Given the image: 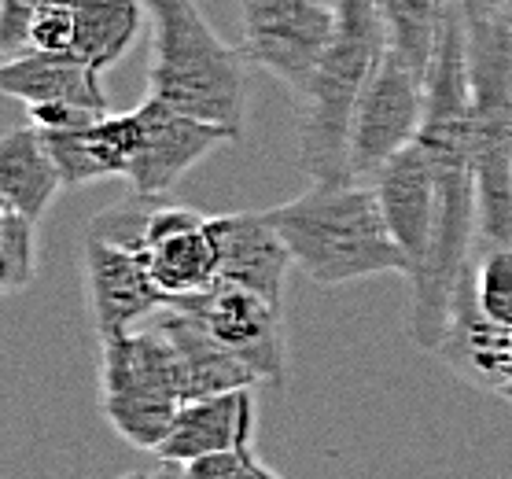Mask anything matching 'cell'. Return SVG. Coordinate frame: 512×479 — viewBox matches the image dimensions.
Segmentation results:
<instances>
[{
    "mask_svg": "<svg viewBox=\"0 0 512 479\" xmlns=\"http://www.w3.org/2000/svg\"><path fill=\"white\" fill-rule=\"evenodd\" d=\"M439 188L435 244L409 281V336L439 351L454 317V292L479 258V181L472 152V82H468V15L450 0L428 71V104L417 133Z\"/></svg>",
    "mask_w": 512,
    "mask_h": 479,
    "instance_id": "obj_1",
    "label": "cell"
},
{
    "mask_svg": "<svg viewBox=\"0 0 512 479\" xmlns=\"http://www.w3.org/2000/svg\"><path fill=\"white\" fill-rule=\"evenodd\" d=\"M295 266L321 288L409 273L406 251L384 218L380 196L358 177L314 181L303 196L269 207Z\"/></svg>",
    "mask_w": 512,
    "mask_h": 479,
    "instance_id": "obj_2",
    "label": "cell"
},
{
    "mask_svg": "<svg viewBox=\"0 0 512 479\" xmlns=\"http://www.w3.org/2000/svg\"><path fill=\"white\" fill-rule=\"evenodd\" d=\"M387 48L391 37L376 0H339L336 34L328 41L310 85L299 93V118H295L299 163L314 181L350 177V118Z\"/></svg>",
    "mask_w": 512,
    "mask_h": 479,
    "instance_id": "obj_3",
    "label": "cell"
},
{
    "mask_svg": "<svg viewBox=\"0 0 512 479\" xmlns=\"http://www.w3.org/2000/svg\"><path fill=\"white\" fill-rule=\"evenodd\" d=\"M152 15L155 59L148 93L188 115L218 122L244 141V48L225 45L196 0H144Z\"/></svg>",
    "mask_w": 512,
    "mask_h": 479,
    "instance_id": "obj_4",
    "label": "cell"
},
{
    "mask_svg": "<svg viewBox=\"0 0 512 479\" xmlns=\"http://www.w3.org/2000/svg\"><path fill=\"white\" fill-rule=\"evenodd\" d=\"M472 152L479 181V251L512 247V26L468 19Z\"/></svg>",
    "mask_w": 512,
    "mask_h": 479,
    "instance_id": "obj_5",
    "label": "cell"
},
{
    "mask_svg": "<svg viewBox=\"0 0 512 479\" xmlns=\"http://www.w3.org/2000/svg\"><path fill=\"white\" fill-rule=\"evenodd\" d=\"M185 402L181 354L155 321L100 339V409L118 439L152 454Z\"/></svg>",
    "mask_w": 512,
    "mask_h": 479,
    "instance_id": "obj_6",
    "label": "cell"
},
{
    "mask_svg": "<svg viewBox=\"0 0 512 479\" xmlns=\"http://www.w3.org/2000/svg\"><path fill=\"white\" fill-rule=\"evenodd\" d=\"M424 104H428V74L417 71L402 52L387 48L350 118V177L373 181L380 166L417 141Z\"/></svg>",
    "mask_w": 512,
    "mask_h": 479,
    "instance_id": "obj_7",
    "label": "cell"
},
{
    "mask_svg": "<svg viewBox=\"0 0 512 479\" xmlns=\"http://www.w3.org/2000/svg\"><path fill=\"white\" fill-rule=\"evenodd\" d=\"M247 63L273 74L299 96L314 78L336 34V4L328 0H240Z\"/></svg>",
    "mask_w": 512,
    "mask_h": 479,
    "instance_id": "obj_8",
    "label": "cell"
},
{
    "mask_svg": "<svg viewBox=\"0 0 512 479\" xmlns=\"http://www.w3.org/2000/svg\"><path fill=\"white\" fill-rule=\"evenodd\" d=\"M133 118H137V141H133L126 181L144 196H166L207 155L225 144H240L233 129L188 115L155 93H148L144 104L133 107Z\"/></svg>",
    "mask_w": 512,
    "mask_h": 479,
    "instance_id": "obj_9",
    "label": "cell"
},
{
    "mask_svg": "<svg viewBox=\"0 0 512 479\" xmlns=\"http://www.w3.org/2000/svg\"><path fill=\"white\" fill-rule=\"evenodd\" d=\"M170 306H188L207 321L218 339H225L236 354H244L262 376V384L284 387L288 380V336H284V310L277 299L251 292L244 284L214 281L203 292L177 295Z\"/></svg>",
    "mask_w": 512,
    "mask_h": 479,
    "instance_id": "obj_10",
    "label": "cell"
},
{
    "mask_svg": "<svg viewBox=\"0 0 512 479\" xmlns=\"http://www.w3.org/2000/svg\"><path fill=\"white\" fill-rule=\"evenodd\" d=\"M82 281H85V310L93 321V332L100 339L111 332L137 328L159 314L174 299L155 284L148 258L140 251H122V247L85 236L82 247Z\"/></svg>",
    "mask_w": 512,
    "mask_h": 479,
    "instance_id": "obj_11",
    "label": "cell"
},
{
    "mask_svg": "<svg viewBox=\"0 0 512 479\" xmlns=\"http://www.w3.org/2000/svg\"><path fill=\"white\" fill-rule=\"evenodd\" d=\"M144 258H148L155 284L170 299L203 292L218 281V269H222L214 218L163 199V207L155 211L152 229H148Z\"/></svg>",
    "mask_w": 512,
    "mask_h": 479,
    "instance_id": "obj_12",
    "label": "cell"
},
{
    "mask_svg": "<svg viewBox=\"0 0 512 479\" xmlns=\"http://www.w3.org/2000/svg\"><path fill=\"white\" fill-rule=\"evenodd\" d=\"M373 188L380 196L384 218L391 225L395 240L406 251L409 281L417 277L435 244V225H439V188H435V170H431L428 152L413 141L409 148L376 170Z\"/></svg>",
    "mask_w": 512,
    "mask_h": 479,
    "instance_id": "obj_13",
    "label": "cell"
},
{
    "mask_svg": "<svg viewBox=\"0 0 512 479\" xmlns=\"http://www.w3.org/2000/svg\"><path fill=\"white\" fill-rule=\"evenodd\" d=\"M214 233H218V251H222L218 281L244 284L251 292H262L280 303L284 277L295 266V258L269 211L214 214Z\"/></svg>",
    "mask_w": 512,
    "mask_h": 479,
    "instance_id": "obj_14",
    "label": "cell"
},
{
    "mask_svg": "<svg viewBox=\"0 0 512 479\" xmlns=\"http://www.w3.org/2000/svg\"><path fill=\"white\" fill-rule=\"evenodd\" d=\"M251 432H255L251 387L222 391V395L207 398H188L181 413H177L170 435L155 446L152 457L166 472H177V468L196 461V457L244 443V439H251Z\"/></svg>",
    "mask_w": 512,
    "mask_h": 479,
    "instance_id": "obj_15",
    "label": "cell"
},
{
    "mask_svg": "<svg viewBox=\"0 0 512 479\" xmlns=\"http://www.w3.org/2000/svg\"><path fill=\"white\" fill-rule=\"evenodd\" d=\"M148 321H155L166 336L174 339L181 365H185V398H207L262 384L255 365L247 362L244 354H236L225 339L214 336L207 321L192 314L188 306H163Z\"/></svg>",
    "mask_w": 512,
    "mask_h": 479,
    "instance_id": "obj_16",
    "label": "cell"
},
{
    "mask_svg": "<svg viewBox=\"0 0 512 479\" xmlns=\"http://www.w3.org/2000/svg\"><path fill=\"white\" fill-rule=\"evenodd\" d=\"M0 89L34 104H74L93 115H107V96L100 85V71L85 63L74 52H45V48H26L19 56L4 59L0 67Z\"/></svg>",
    "mask_w": 512,
    "mask_h": 479,
    "instance_id": "obj_17",
    "label": "cell"
},
{
    "mask_svg": "<svg viewBox=\"0 0 512 479\" xmlns=\"http://www.w3.org/2000/svg\"><path fill=\"white\" fill-rule=\"evenodd\" d=\"M48 148L56 155V166L67 188H82L89 181L104 177H126L137 141V118L126 115H100L93 122L67 129H41Z\"/></svg>",
    "mask_w": 512,
    "mask_h": 479,
    "instance_id": "obj_18",
    "label": "cell"
},
{
    "mask_svg": "<svg viewBox=\"0 0 512 479\" xmlns=\"http://www.w3.org/2000/svg\"><path fill=\"white\" fill-rule=\"evenodd\" d=\"M63 188L56 155L34 122L0 137V207H15L41 222Z\"/></svg>",
    "mask_w": 512,
    "mask_h": 479,
    "instance_id": "obj_19",
    "label": "cell"
},
{
    "mask_svg": "<svg viewBox=\"0 0 512 479\" xmlns=\"http://www.w3.org/2000/svg\"><path fill=\"white\" fill-rule=\"evenodd\" d=\"M144 0H74V56L104 74L126 56L144 23Z\"/></svg>",
    "mask_w": 512,
    "mask_h": 479,
    "instance_id": "obj_20",
    "label": "cell"
},
{
    "mask_svg": "<svg viewBox=\"0 0 512 479\" xmlns=\"http://www.w3.org/2000/svg\"><path fill=\"white\" fill-rule=\"evenodd\" d=\"M376 8L384 15L391 48L428 74L450 0H376Z\"/></svg>",
    "mask_w": 512,
    "mask_h": 479,
    "instance_id": "obj_21",
    "label": "cell"
},
{
    "mask_svg": "<svg viewBox=\"0 0 512 479\" xmlns=\"http://www.w3.org/2000/svg\"><path fill=\"white\" fill-rule=\"evenodd\" d=\"M163 199L166 196H144V192L133 188L126 199H118V203H111V207L96 214L85 236H96V240H107V244L122 247V251H140L144 255L148 229H152V218L163 207Z\"/></svg>",
    "mask_w": 512,
    "mask_h": 479,
    "instance_id": "obj_22",
    "label": "cell"
},
{
    "mask_svg": "<svg viewBox=\"0 0 512 479\" xmlns=\"http://www.w3.org/2000/svg\"><path fill=\"white\" fill-rule=\"evenodd\" d=\"M37 277V222L15 207H0V288L15 295Z\"/></svg>",
    "mask_w": 512,
    "mask_h": 479,
    "instance_id": "obj_23",
    "label": "cell"
},
{
    "mask_svg": "<svg viewBox=\"0 0 512 479\" xmlns=\"http://www.w3.org/2000/svg\"><path fill=\"white\" fill-rule=\"evenodd\" d=\"M476 303L494 325L512 328V247H487V251H479Z\"/></svg>",
    "mask_w": 512,
    "mask_h": 479,
    "instance_id": "obj_24",
    "label": "cell"
},
{
    "mask_svg": "<svg viewBox=\"0 0 512 479\" xmlns=\"http://www.w3.org/2000/svg\"><path fill=\"white\" fill-rule=\"evenodd\" d=\"M174 476L188 479H277V468H269L262 457L251 450V439L214 454H203L196 461H188L174 472Z\"/></svg>",
    "mask_w": 512,
    "mask_h": 479,
    "instance_id": "obj_25",
    "label": "cell"
},
{
    "mask_svg": "<svg viewBox=\"0 0 512 479\" xmlns=\"http://www.w3.org/2000/svg\"><path fill=\"white\" fill-rule=\"evenodd\" d=\"M45 52H70L74 48V0H48L30 23V45Z\"/></svg>",
    "mask_w": 512,
    "mask_h": 479,
    "instance_id": "obj_26",
    "label": "cell"
},
{
    "mask_svg": "<svg viewBox=\"0 0 512 479\" xmlns=\"http://www.w3.org/2000/svg\"><path fill=\"white\" fill-rule=\"evenodd\" d=\"M48 0H0V48L4 59L19 56L30 45V23Z\"/></svg>",
    "mask_w": 512,
    "mask_h": 479,
    "instance_id": "obj_27",
    "label": "cell"
},
{
    "mask_svg": "<svg viewBox=\"0 0 512 479\" xmlns=\"http://www.w3.org/2000/svg\"><path fill=\"white\" fill-rule=\"evenodd\" d=\"M461 8H465L468 19H483V15H498L501 4L498 0H457Z\"/></svg>",
    "mask_w": 512,
    "mask_h": 479,
    "instance_id": "obj_28",
    "label": "cell"
},
{
    "mask_svg": "<svg viewBox=\"0 0 512 479\" xmlns=\"http://www.w3.org/2000/svg\"><path fill=\"white\" fill-rule=\"evenodd\" d=\"M501 4V15H505V23L512 26V0H498Z\"/></svg>",
    "mask_w": 512,
    "mask_h": 479,
    "instance_id": "obj_29",
    "label": "cell"
},
{
    "mask_svg": "<svg viewBox=\"0 0 512 479\" xmlns=\"http://www.w3.org/2000/svg\"><path fill=\"white\" fill-rule=\"evenodd\" d=\"M328 4H339V0H328Z\"/></svg>",
    "mask_w": 512,
    "mask_h": 479,
    "instance_id": "obj_30",
    "label": "cell"
}]
</instances>
